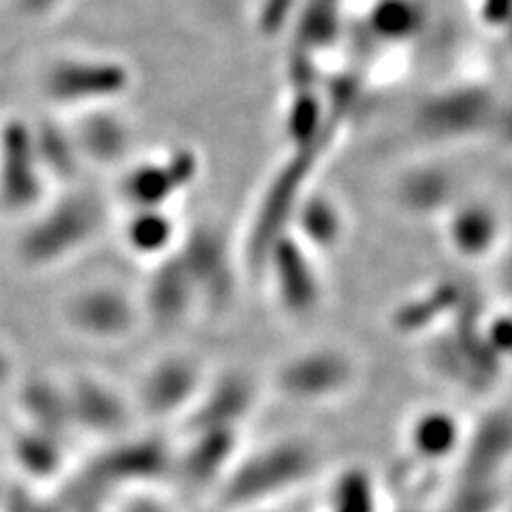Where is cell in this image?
Instances as JSON below:
<instances>
[{"instance_id": "obj_1", "label": "cell", "mask_w": 512, "mask_h": 512, "mask_svg": "<svg viewBox=\"0 0 512 512\" xmlns=\"http://www.w3.org/2000/svg\"><path fill=\"white\" fill-rule=\"evenodd\" d=\"M103 205L86 192H71L24 229L18 259L28 269H47L84 250L103 227Z\"/></svg>"}, {"instance_id": "obj_2", "label": "cell", "mask_w": 512, "mask_h": 512, "mask_svg": "<svg viewBox=\"0 0 512 512\" xmlns=\"http://www.w3.org/2000/svg\"><path fill=\"white\" fill-rule=\"evenodd\" d=\"M133 88V71L109 56H64L41 75V92L58 107H109Z\"/></svg>"}, {"instance_id": "obj_3", "label": "cell", "mask_w": 512, "mask_h": 512, "mask_svg": "<svg viewBox=\"0 0 512 512\" xmlns=\"http://www.w3.org/2000/svg\"><path fill=\"white\" fill-rule=\"evenodd\" d=\"M316 463L306 442L286 440L269 444L242 459L224 478V500L231 506L261 504L278 493L293 489L310 476Z\"/></svg>"}, {"instance_id": "obj_4", "label": "cell", "mask_w": 512, "mask_h": 512, "mask_svg": "<svg viewBox=\"0 0 512 512\" xmlns=\"http://www.w3.org/2000/svg\"><path fill=\"white\" fill-rule=\"evenodd\" d=\"M47 173L41 165L35 124L9 118L0 126V210L9 216L35 212L43 201Z\"/></svg>"}, {"instance_id": "obj_5", "label": "cell", "mask_w": 512, "mask_h": 512, "mask_svg": "<svg viewBox=\"0 0 512 512\" xmlns=\"http://www.w3.org/2000/svg\"><path fill=\"white\" fill-rule=\"evenodd\" d=\"M60 316L69 331L99 344L126 340L143 320L139 301L111 284L77 288L62 301Z\"/></svg>"}, {"instance_id": "obj_6", "label": "cell", "mask_w": 512, "mask_h": 512, "mask_svg": "<svg viewBox=\"0 0 512 512\" xmlns=\"http://www.w3.org/2000/svg\"><path fill=\"white\" fill-rule=\"evenodd\" d=\"M207 382L203 365L186 355L171 352L156 359L137 387V410L154 421L188 414Z\"/></svg>"}, {"instance_id": "obj_7", "label": "cell", "mask_w": 512, "mask_h": 512, "mask_svg": "<svg viewBox=\"0 0 512 512\" xmlns=\"http://www.w3.org/2000/svg\"><path fill=\"white\" fill-rule=\"evenodd\" d=\"M352 357L338 348H314L288 359L276 376V387L297 402H327L355 382Z\"/></svg>"}, {"instance_id": "obj_8", "label": "cell", "mask_w": 512, "mask_h": 512, "mask_svg": "<svg viewBox=\"0 0 512 512\" xmlns=\"http://www.w3.org/2000/svg\"><path fill=\"white\" fill-rule=\"evenodd\" d=\"M201 163L195 150L173 148L165 156L143 160L122 178V197L131 210L167 207L180 197L199 175Z\"/></svg>"}, {"instance_id": "obj_9", "label": "cell", "mask_w": 512, "mask_h": 512, "mask_svg": "<svg viewBox=\"0 0 512 512\" xmlns=\"http://www.w3.org/2000/svg\"><path fill=\"white\" fill-rule=\"evenodd\" d=\"M143 320H150L160 331H173L184 325L199 308V297L175 250L156 261V267L139 299Z\"/></svg>"}, {"instance_id": "obj_10", "label": "cell", "mask_w": 512, "mask_h": 512, "mask_svg": "<svg viewBox=\"0 0 512 512\" xmlns=\"http://www.w3.org/2000/svg\"><path fill=\"white\" fill-rule=\"evenodd\" d=\"M73 425L88 429L96 436H120L131 423V406L120 393L96 376L73 378L67 387Z\"/></svg>"}, {"instance_id": "obj_11", "label": "cell", "mask_w": 512, "mask_h": 512, "mask_svg": "<svg viewBox=\"0 0 512 512\" xmlns=\"http://www.w3.org/2000/svg\"><path fill=\"white\" fill-rule=\"evenodd\" d=\"M254 404V384L244 374L207 380L199 399L186 414L190 434L207 429H237Z\"/></svg>"}, {"instance_id": "obj_12", "label": "cell", "mask_w": 512, "mask_h": 512, "mask_svg": "<svg viewBox=\"0 0 512 512\" xmlns=\"http://www.w3.org/2000/svg\"><path fill=\"white\" fill-rule=\"evenodd\" d=\"M175 254H178L192 286H195L199 306L214 312H220L227 306L231 286L227 265L222 261L216 239L207 233H195L180 248H175Z\"/></svg>"}, {"instance_id": "obj_13", "label": "cell", "mask_w": 512, "mask_h": 512, "mask_svg": "<svg viewBox=\"0 0 512 512\" xmlns=\"http://www.w3.org/2000/svg\"><path fill=\"white\" fill-rule=\"evenodd\" d=\"M237 429H207L192 434L182 457L175 461L184 480L192 487H207L222 483L224 468L235 455Z\"/></svg>"}, {"instance_id": "obj_14", "label": "cell", "mask_w": 512, "mask_h": 512, "mask_svg": "<svg viewBox=\"0 0 512 512\" xmlns=\"http://www.w3.org/2000/svg\"><path fill=\"white\" fill-rule=\"evenodd\" d=\"M84 118L71 131L82 158L96 163H114L122 158L131 143V131L126 122L109 107H94L82 111Z\"/></svg>"}, {"instance_id": "obj_15", "label": "cell", "mask_w": 512, "mask_h": 512, "mask_svg": "<svg viewBox=\"0 0 512 512\" xmlns=\"http://www.w3.org/2000/svg\"><path fill=\"white\" fill-rule=\"evenodd\" d=\"M173 459L167 446L158 440L124 442L111 448L103 463L99 466L101 480H156L163 476L171 466Z\"/></svg>"}, {"instance_id": "obj_16", "label": "cell", "mask_w": 512, "mask_h": 512, "mask_svg": "<svg viewBox=\"0 0 512 512\" xmlns=\"http://www.w3.org/2000/svg\"><path fill=\"white\" fill-rule=\"evenodd\" d=\"M178 224L167 212V207H143L133 210L126 220L124 242L135 256L160 261L175 250Z\"/></svg>"}, {"instance_id": "obj_17", "label": "cell", "mask_w": 512, "mask_h": 512, "mask_svg": "<svg viewBox=\"0 0 512 512\" xmlns=\"http://www.w3.org/2000/svg\"><path fill=\"white\" fill-rule=\"evenodd\" d=\"M408 442L414 448V453L429 461H438L461 453L466 436H463L459 423L451 414L442 410H427L412 421V427L408 429Z\"/></svg>"}, {"instance_id": "obj_18", "label": "cell", "mask_w": 512, "mask_h": 512, "mask_svg": "<svg viewBox=\"0 0 512 512\" xmlns=\"http://www.w3.org/2000/svg\"><path fill=\"white\" fill-rule=\"evenodd\" d=\"M35 139L47 180L73 182L84 158L79 154L69 128H62L54 122H39L35 124Z\"/></svg>"}, {"instance_id": "obj_19", "label": "cell", "mask_w": 512, "mask_h": 512, "mask_svg": "<svg viewBox=\"0 0 512 512\" xmlns=\"http://www.w3.org/2000/svg\"><path fill=\"white\" fill-rule=\"evenodd\" d=\"M22 402L30 416V427L45 431V434L60 438L67 425H73L69 397L64 387L39 380L30 382L24 389Z\"/></svg>"}, {"instance_id": "obj_20", "label": "cell", "mask_w": 512, "mask_h": 512, "mask_svg": "<svg viewBox=\"0 0 512 512\" xmlns=\"http://www.w3.org/2000/svg\"><path fill=\"white\" fill-rule=\"evenodd\" d=\"M13 457L22 470L37 476H54L62 468V446L60 440L30 427L13 440Z\"/></svg>"}, {"instance_id": "obj_21", "label": "cell", "mask_w": 512, "mask_h": 512, "mask_svg": "<svg viewBox=\"0 0 512 512\" xmlns=\"http://www.w3.org/2000/svg\"><path fill=\"white\" fill-rule=\"evenodd\" d=\"M126 512H167V510L152 502H135L131 508H126Z\"/></svg>"}, {"instance_id": "obj_22", "label": "cell", "mask_w": 512, "mask_h": 512, "mask_svg": "<svg viewBox=\"0 0 512 512\" xmlns=\"http://www.w3.org/2000/svg\"><path fill=\"white\" fill-rule=\"evenodd\" d=\"M7 367H9L7 357L3 355V352H0V382H3V380H5V376H7Z\"/></svg>"}, {"instance_id": "obj_23", "label": "cell", "mask_w": 512, "mask_h": 512, "mask_svg": "<svg viewBox=\"0 0 512 512\" xmlns=\"http://www.w3.org/2000/svg\"><path fill=\"white\" fill-rule=\"evenodd\" d=\"M0 508H3V493H0Z\"/></svg>"}]
</instances>
